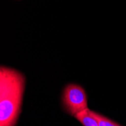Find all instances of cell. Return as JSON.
Segmentation results:
<instances>
[{"mask_svg":"<svg viewBox=\"0 0 126 126\" xmlns=\"http://www.w3.org/2000/svg\"><path fill=\"white\" fill-rule=\"evenodd\" d=\"M25 77L19 71L0 69V126H15L22 104Z\"/></svg>","mask_w":126,"mask_h":126,"instance_id":"6da1fadb","label":"cell"},{"mask_svg":"<svg viewBox=\"0 0 126 126\" xmlns=\"http://www.w3.org/2000/svg\"><path fill=\"white\" fill-rule=\"evenodd\" d=\"M62 102L66 112L74 117L88 109L85 91L82 87L76 84H69L64 88Z\"/></svg>","mask_w":126,"mask_h":126,"instance_id":"7a4b0ae2","label":"cell"},{"mask_svg":"<svg viewBox=\"0 0 126 126\" xmlns=\"http://www.w3.org/2000/svg\"><path fill=\"white\" fill-rule=\"evenodd\" d=\"M75 118L81 122L83 126H99L97 120L90 114L88 108L78 113Z\"/></svg>","mask_w":126,"mask_h":126,"instance_id":"3957f363","label":"cell"},{"mask_svg":"<svg viewBox=\"0 0 126 126\" xmlns=\"http://www.w3.org/2000/svg\"><path fill=\"white\" fill-rule=\"evenodd\" d=\"M89 112L98 122L99 126H121L120 125L117 124L116 122L112 121L109 118H107L104 116L100 115L95 111H92L89 110Z\"/></svg>","mask_w":126,"mask_h":126,"instance_id":"277c9868","label":"cell"}]
</instances>
